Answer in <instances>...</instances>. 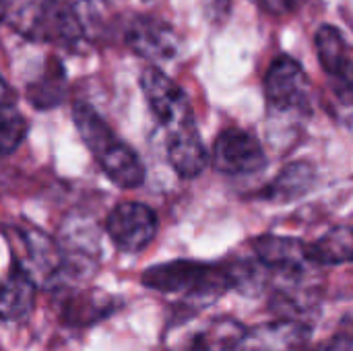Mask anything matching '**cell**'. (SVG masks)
Masks as SVG:
<instances>
[{
  "label": "cell",
  "instance_id": "6da1fadb",
  "mask_svg": "<svg viewBox=\"0 0 353 351\" xmlns=\"http://www.w3.org/2000/svg\"><path fill=\"white\" fill-rule=\"evenodd\" d=\"M141 283L147 290L159 294H178L184 298V304L180 306L182 312L176 319V323H184L205 306L219 300L223 294L232 292V281L225 261L201 263V261L178 259L170 263H159L145 269Z\"/></svg>",
  "mask_w": 353,
  "mask_h": 351
},
{
  "label": "cell",
  "instance_id": "7a4b0ae2",
  "mask_svg": "<svg viewBox=\"0 0 353 351\" xmlns=\"http://www.w3.org/2000/svg\"><path fill=\"white\" fill-rule=\"evenodd\" d=\"M72 122L110 182L120 188H139L145 182L141 157L116 137L110 124L87 101H77L72 106Z\"/></svg>",
  "mask_w": 353,
  "mask_h": 351
},
{
  "label": "cell",
  "instance_id": "3957f363",
  "mask_svg": "<svg viewBox=\"0 0 353 351\" xmlns=\"http://www.w3.org/2000/svg\"><path fill=\"white\" fill-rule=\"evenodd\" d=\"M6 240L12 250V261L21 263L37 283L52 292L64 267L60 242L37 228H6Z\"/></svg>",
  "mask_w": 353,
  "mask_h": 351
},
{
  "label": "cell",
  "instance_id": "277c9868",
  "mask_svg": "<svg viewBox=\"0 0 353 351\" xmlns=\"http://www.w3.org/2000/svg\"><path fill=\"white\" fill-rule=\"evenodd\" d=\"M265 97L277 112L308 116L312 112L310 79L302 64L292 56H279L271 62L265 81Z\"/></svg>",
  "mask_w": 353,
  "mask_h": 351
},
{
  "label": "cell",
  "instance_id": "5b68a950",
  "mask_svg": "<svg viewBox=\"0 0 353 351\" xmlns=\"http://www.w3.org/2000/svg\"><path fill=\"white\" fill-rule=\"evenodd\" d=\"M141 89L151 114L165 128L168 134L196 124L186 93L157 66H147L143 70Z\"/></svg>",
  "mask_w": 353,
  "mask_h": 351
},
{
  "label": "cell",
  "instance_id": "8992f818",
  "mask_svg": "<svg viewBox=\"0 0 353 351\" xmlns=\"http://www.w3.org/2000/svg\"><path fill=\"white\" fill-rule=\"evenodd\" d=\"M157 228L159 221L155 211L137 201H124L116 205L105 219V232L112 244L124 254L143 252L157 236Z\"/></svg>",
  "mask_w": 353,
  "mask_h": 351
},
{
  "label": "cell",
  "instance_id": "52a82bcc",
  "mask_svg": "<svg viewBox=\"0 0 353 351\" xmlns=\"http://www.w3.org/2000/svg\"><path fill=\"white\" fill-rule=\"evenodd\" d=\"M316 54L321 66L331 77V89L335 97L353 108V48L345 35L333 27L323 25L314 35Z\"/></svg>",
  "mask_w": 353,
  "mask_h": 351
},
{
  "label": "cell",
  "instance_id": "ba28073f",
  "mask_svg": "<svg viewBox=\"0 0 353 351\" xmlns=\"http://www.w3.org/2000/svg\"><path fill=\"white\" fill-rule=\"evenodd\" d=\"M254 257L267 265L275 277L285 281H302L304 275L316 267L310 259V248L306 242L290 236H273L263 234L252 240Z\"/></svg>",
  "mask_w": 353,
  "mask_h": 351
},
{
  "label": "cell",
  "instance_id": "9c48e42d",
  "mask_svg": "<svg viewBox=\"0 0 353 351\" xmlns=\"http://www.w3.org/2000/svg\"><path fill=\"white\" fill-rule=\"evenodd\" d=\"M54 296H56L58 317L62 325L70 329H85V327L99 325L105 319H110L114 312H118L122 306L120 298L110 296L103 290H79L77 285L62 288L54 292Z\"/></svg>",
  "mask_w": 353,
  "mask_h": 351
},
{
  "label": "cell",
  "instance_id": "30bf717a",
  "mask_svg": "<svg viewBox=\"0 0 353 351\" xmlns=\"http://www.w3.org/2000/svg\"><path fill=\"white\" fill-rule=\"evenodd\" d=\"M211 161L221 174L246 176L256 174L267 166V153L254 134L242 128H230L215 139Z\"/></svg>",
  "mask_w": 353,
  "mask_h": 351
},
{
  "label": "cell",
  "instance_id": "8fae6325",
  "mask_svg": "<svg viewBox=\"0 0 353 351\" xmlns=\"http://www.w3.org/2000/svg\"><path fill=\"white\" fill-rule=\"evenodd\" d=\"M126 46L141 58L159 64L178 56L182 48L180 33L163 19L139 14L130 21L124 33Z\"/></svg>",
  "mask_w": 353,
  "mask_h": 351
},
{
  "label": "cell",
  "instance_id": "7c38bea8",
  "mask_svg": "<svg viewBox=\"0 0 353 351\" xmlns=\"http://www.w3.org/2000/svg\"><path fill=\"white\" fill-rule=\"evenodd\" d=\"M312 337V325L279 319L248 329L234 351H304Z\"/></svg>",
  "mask_w": 353,
  "mask_h": 351
},
{
  "label": "cell",
  "instance_id": "4fadbf2b",
  "mask_svg": "<svg viewBox=\"0 0 353 351\" xmlns=\"http://www.w3.org/2000/svg\"><path fill=\"white\" fill-rule=\"evenodd\" d=\"M58 2L60 0H2V21L27 39L50 41Z\"/></svg>",
  "mask_w": 353,
  "mask_h": 351
},
{
  "label": "cell",
  "instance_id": "5bb4252c",
  "mask_svg": "<svg viewBox=\"0 0 353 351\" xmlns=\"http://www.w3.org/2000/svg\"><path fill=\"white\" fill-rule=\"evenodd\" d=\"M37 281L35 277L17 261H12L8 275L2 285V300H0V314L2 323H23L31 317L35 306Z\"/></svg>",
  "mask_w": 353,
  "mask_h": 351
},
{
  "label": "cell",
  "instance_id": "9a60e30c",
  "mask_svg": "<svg viewBox=\"0 0 353 351\" xmlns=\"http://www.w3.org/2000/svg\"><path fill=\"white\" fill-rule=\"evenodd\" d=\"M248 329L230 317L209 321L172 348L161 351H234Z\"/></svg>",
  "mask_w": 353,
  "mask_h": 351
},
{
  "label": "cell",
  "instance_id": "2e32d148",
  "mask_svg": "<svg viewBox=\"0 0 353 351\" xmlns=\"http://www.w3.org/2000/svg\"><path fill=\"white\" fill-rule=\"evenodd\" d=\"M165 153L174 172L184 180H192L201 176L209 166V153L199 137L196 124L168 134Z\"/></svg>",
  "mask_w": 353,
  "mask_h": 351
},
{
  "label": "cell",
  "instance_id": "e0dca14e",
  "mask_svg": "<svg viewBox=\"0 0 353 351\" xmlns=\"http://www.w3.org/2000/svg\"><path fill=\"white\" fill-rule=\"evenodd\" d=\"M300 283L302 281H285V285L277 288L269 298V310L279 319L312 325L321 312V300L312 290Z\"/></svg>",
  "mask_w": 353,
  "mask_h": 351
},
{
  "label": "cell",
  "instance_id": "ac0fdd59",
  "mask_svg": "<svg viewBox=\"0 0 353 351\" xmlns=\"http://www.w3.org/2000/svg\"><path fill=\"white\" fill-rule=\"evenodd\" d=\"M316 170L308 161H294L285 166L261 192L263 201L269 203H292L302 199L314 188Z\"/></svg>",
  "mask_w": 353,
  "mask_h": 351
},
{
  "label": "cell",
  "instance_id": "d6986e66",
  "mask_svg": "<svg viewBox=\"0 0 353 351\" xmlns=\"http://www.w3.org/2000/svg\"><path fill=\"white\" fill-rule=\"evenodd\" d=\"M27 101L35 110H52L58 108L66 97V68L56 58L50 56L41 68V72L27 83L25 87Z\"/></svg>",
  "mask_w": 353,
  "mask_h": 351
},
{
  "label": "cell",
  "instance_id": "ffe728a7",
  "mask_svg": "<svg viewBox=\"0 0 353 351\" xmlns=\"http://www.w3.org/2000/svg\"><path fill=\"white\" fill-rule=\"evenodd\" d=\"M310 259L316 267H335L353 263V228L337 225L308 244Z\"/></svg>",
  "mask_w": 353,
  "mask_h": 351
},
{
  "label": "cell",
  "instance_id": "44dd1931",
  "mask_svg": "<svg viewBox=\"0 0 353 351\" xmlns=\"http://www.w3.org/2000/svg\"><path fill=\"white\" fill-rule=\"evenodd\" d=\"M2 106H0V147L4 155H10L17 151V147L25 141L29 122L19 112L14 95L8 87V83H2Z\"/></svg>",
  "mask_w": 353,
  "mask_h": 351
},
{
  "label": "cell",
  "instance_id": "7402d4cb",
  "mask_svg": "<svg viewBox=\"0 0 353 351\" xmlns=\"http://www.w3.org/2000/svg\"><path fill=\"white\" fill-rule=\"evenodd\" d=\"M203 8L213 25H221L232 12V0H203Z\"/></svg>",
  "mask_w": 353,
  "mask_h": 351
},
{
  "label": "cell",
  "instance_id": "603a6c76",
  "mask_svg": "<svg viewBox=\"0 0 353 351\" xmlns=\"http://www.w3.org/2000/svg\"><path fill=\"white\" fill-rule=\"evenodd\" d=\"M308 0H261L263 8L273 17H288L298 12Z\"/></svg>",
  "mask_w": 353,
  "mask_h": 351
},
{
  "label": "cell",
  "instance_id": "cb8c5ba5",
  "mask_svg": "<svg viewBox=\"0 0 353 351\" xmlns=\"http://www.w3.org/2000/svg\"><path fill=\"white\" fill-rule=\"evenodd\" d=\"M312 351H353V331H341Z\"/></svg>",
  "mask_w": 353,
  "mask_h": 351
}]
</instances>
